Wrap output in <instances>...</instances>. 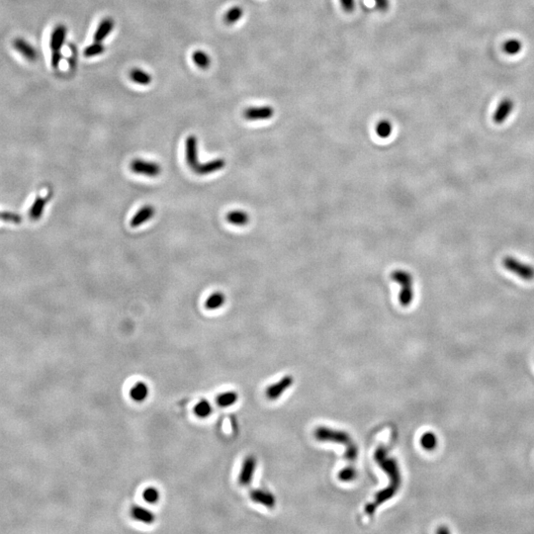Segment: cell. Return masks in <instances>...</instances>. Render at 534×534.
I'll return each instance as SVG.
<instances>
[{
  "instance_id": "obj_1",
  "label": "cell",
  "mask_w": 534,
  "mask_h": 534,
  "mask_svg": "<svg viewBox=\"0 0 534 534\" xmlns=\"http://www.w3.org/2000/svg\"><path fill=\"white\" fill-rule=\"evenodd\" d=\"M375 460L379 464V466L382 468L390 478V484L386 489L380 491L376 494L375 501L373 503L367 505L365 507V512L369 516H372L376 508L380 505L384 504L386 501L393 498L395 494L398 492L400 486V469L398 466V463L393 458H388L387 450L385 447L380 446L374 455Z\"/></svg>"
},
{
  "instance_id": "obj_2",
  "label": "cell",
  "mask_w": 534,
  "mask_h": 534,
  "mask_svg": "<svg viewBox=\"0 0 534 534\" xmlns=\"http://www.w3.org/2000/svg\"><path fill=\"white\" fill-rule=\"evenodd\" d=\"M315 437L319 441H329L346 445V458L349 462H354L358 455V449L355 443L346 431L335 430L333 428L319 427L315 429Z\"/></svg>"
},
{
  "instance_id": "obj_3",
  "label": "cell",
  "mask_w": 534,
  "mask_h": 534,
  "mask_svg": "<svg viewBox=\"0 0 534 534\" xmlns=\"http://www.w3.org/2000/svg\"><path fill=\"white\" fill-rule=\"evenodd\" d=\"M391 278L400 285L399 301L403 307H409L414 300V288H413V276L406 270L398 269L392 272Z\"/></svg>"
},
{
  "instance_id": "obj_4",
  "label": "cell",
  "mask_w": 534,
  "mask_h": 534,
  "mask_svg": "<svg viewBox=\"0 0 534 534\" xmlns=\"http://www.w3.org/2000/svg\"><path fill=\"white\" fill-rule=\"evenodd\" d=\"M503 265L507 271L519 276L522 280L531 281L534 279V267L522 262L513 256L507 255L503 260Z\"/></svg>"
},
{
  "instance_id": "obj_5",
  "label": "cell",
  "mask_w": 534,
  "mask_h": 534,
  "mask_svg": "<svg viewBox=\"0 0 534 534\" xmlns=\"http://www.w3.org/2000/svg\"><path fill=\"white\" fill-rule=\"evenodd\" d=\"M132 171L137 174L148 177H156L161 173L160 164L154 161L144 160H134L130 165Z\"/></svg>"
},
{
  "instance_id": "obj_6",
  "label": "cell",
  "mask_w": 534,
  "mask_h": 534,
  "mask_svg": "<svg viewBox=\"0 0 534 534\" xmlns=\"http://www.w3.org/2000/svg\"><path fill=\"white\" fill-rule=\"evenodd\" d=\"M274 116L271 106L250 107L243 111V117L247 121L268 120Z\"/></svg>"
},
{
  "instance_id": "obj_7",
  "label": "cell",
  "mask_w": 534,
  "mask_h": 534,
  "mask_svg": "<svg viewBox=\"0 0 534 534\" xmlns=\"http://www.w3.org/2000/svg\"><path fill=\"white\" fill-rule=\"evenodd\" d=\"M256 469V459L254 456H247L240 469V475H239V483L241 486H249L253 482L254 472Z\"/></svg>"
},
{
  "instance_id": "obj_8",
  "label": "cell",
  "mask_w": 534,
  "mask_h": 534,
  "mask_svg": "<svg viewBox=\"0 0 534 534\" xmlns=\"http://www.w3.org/2000/svg\"><path fill=\"white\" fill-rule=\"evenodd\" d=\"M293 384V377L287 375L283 377L277 383L270 385L266 389V397L269 400H276L281 395Z\"/></svg>"
},
{
  "instance_id": "obj_9",
  "label": "cell",
  "mask_w": 534,
  "mask_h": 534,
  "mask_svg": "<svg viewBox=\"0 0 534 534\" xmlns=\"http://www.w3.org/2000/svg\"><path fill=\"white\" fill-rule=\"evenodd\" d=\"M185 154H186L187 164L194 170L195 167L199 164L198 161V141L197 138L193 135L188 136L185 141Z\"/></svg>"
},
{
  "instance_id": "obj_10",
  "label": "cell",
  "mask_w": 534,
  "mask_h": 534,
  "mask_svg": "<svg viewBox=\"0 0 534 534\" xmlns=\"http://www.w3.org/2000/svg\"><path fill=\"white\" fill-rule=\"evenodd\" d=\"M67 29L64 24H59L53 28L50 38V48L52 52H61L67 37Z\"/></svg>"
},
{
  "instance_id": "obj_11",
  "label": "cell",
  "mask_w": 534,
  "mask_h": 534,
  "mask_svg": "<svg viewBox=\"0 0 534 534\" xmlns=\"http://www.w3.org/2000/svg\"><path fill=\"white\" fill-rule=\"evenodd\" d=\"M513 107H514V104L511 99H509V98L503 99L497 107L494 115H493V120L494 123L498 125L503 124L513 111Z\"/></svg>"
},
{
  "instance_id": "obj_12",
  "label": "cell",
  "mask_w": 534,
  "mask_h": 534,
  "mask_svg": "<svg viewBox=\"0 0 534 534\" xmlns=\"http://www.w3.org/2000/svg\"><path fill=\"white\" fill-rule=\"evenodd\" d=\"M13 47L14 49L20 54H22L27 61H29V62L37 61L38 52L26 40H24L22 38H16L13 41Z\"/></svg>"
},
{
  "instance_id": "obj_13",
  "label": "cell",
  "mask_w": 534,
  "mask_h": 534,
  "mask_svg": "<svg viewBox=\"0 0 534 534\" xmlns=\"http://www.w3.org/2000/svg\"><path fill=\"white\" fill-rule=\"evenodd\" d=\"M131 516L135 521L147 525L155 523L157 520L156 514L150 509L142 506H134L131 509Z\"/></svg>"
},
{
  "instance_id": "obj_14",
  "label": "cell",
  "mask_w": 534,
  "mask_h": 534,
  "mask_svg": "<svg viewBox=\"0 0 534 534\" xmlns=\"http://www.w3.org/2000/svg\"><path fill=\"white\" fill-rule=\"evenodd\" d=\"M250 498L255 504L262 505L267 508H273L275 507V503H276L275 497L266 491L256 489L251 492Z\"/></svg>"
},
{
  "instance_id": "obj_15",
  "label": "cell",
  "mask_w": 534,
  "mask_h": 534,
  "mask_svg": "<svg viewBox=\"0 0 534 534\" xmlns=\"http://www.w3.org/2000/svg\"><path fill=\"white\" fill-rule=\"evenodd\" d=\"M50 198H51V193H49L48 196H39L34 200L29 210V216H30L31 220H33V221L40 220L42 216L45 213V209L48 205Z\"/></svg>"
},
{
  "instance_id": "obj_16",
  "label": "cell",
  "mask_w": 534,
  "mask_h": 534,
  "mask_svg": "<svg viewBox=\"0 0 534 534\" xmlns=\"http://www.w3.org/2000/svg\"><path fill=\"white\" fill-rule=\"evenodd\" d=\"M226 165V162L223 159H216V160H210L204 163H199L194 171L199 175H208V174H214L216 171L221 170Z\"/></svg>"
},
{
  "instance_id": "obj_17",
  "label": "cell",
  "mask_w": 534,
  "mask_h": 534,
  "mask_svg": "<svg viewBox=\"0 0 534 534\" xmlns=\"http://www.w3.org/2000/svg\"><path fill=\"white\" fill-rule=\"evenodd\" d=\"M156 213V210L152 206L147 205L141 208L137 213L135 214L131 220V226L133 227H141L147 221H149Z\"/></svg>"
},
{
  "instance_id": "obj_18",
  "label": "cell",
  "mask_w": 534,
  "mask_h": 534,
  "mask_svg": "<svg viewBox=\"0 0 534 534\" xmlns=\"http://www.w3.org/2000/svg\"><path fill=\"white\" fill-rule=\"evenodd\" d=\"M114 20L111 17L104 18L100 24L97 27L95 33H94V42H100L102 43L110 35V33L113 31L114 28Z\"/></svg>"
},
{
  "instance_id": "obj_19",
  "label": "cell",
  "mask_w": 534,
  "mask_h": 534,
  "mask_svg": "<svg viewBox=\"0 0 534 534\" xmlns=\"http://www.w3.org/2000/svg\"><path fill=\"white\" fill-rule=\"evenodd\" d=\"M149 396V387L147 383L137 382L130 390V397L136 403H144Z\"/></svg>"
},
{
  "instance_id": "obj_20",
  "label": "cell",
  "mask_w": 534,
  "mask_h": 534,
  "mask_svg": "<svg viewBox=\"0 0 534 534\" xmlns=\"http://www.w3.org/2000/svg\"><path fill=\"white\" fill-rule=\"evenodd\" d=\"M239 400V395L235 391H227L220 394L217 397V404L221 408H228L234 406Z\"/></svg>"
},
{
  "instance_id": "obj_21",
  "label": "cell",
  "mask_w": 534,
  "mask_h": 534,
  "mask_svg": "<svg viewBox=\"0 0 534 534\" xmlns=\"http://www.w3.org/2000/svg\"><path fill=\"white\" fill-rule=\"evenodd\" d=\"M129 75H130V79L133 80L135 83L140 84V85H148L151 83V80H152L151 75L148 72L141 68H137V67L133 68L130 71Z\"/></svg>"
},
{
  "instance_id": "obj_22",
  "label": "cell",
  "mask_w": 534,
  "mask_h": 534,
  "mask_svg": "<svg viewBox=\"0 0 534 534\" xmlns=\"http://www.w3.org/2000/svg\"><path fill=\"white\" fill-rule=\"evenodd\" d=\"M227 222L232 225L242 227L250 222V217L244 211H232L227 215Z\"/></svg>"
},
{
  "instance_id": "obj_23",
  "label": "cell",
  "mask_w": 534,
  "mask_h": 534,
  "mask_svg": "<svg viewBox=\"0 0 534 534\" xmlns=\"http://www.w3.org/2000/svg\"><path fill=\"white\" fill-rule=\"evenodd\" d=\"M194 414L199 418H207L213 413V407L210 402L201 400L194 407Z\"/></svg>"
},
{
  "instance_id": "obj_24",
  "label": "cell",
  "mask_w": 534,
  "mask_h": 534,
  "mask_svg": "<svg viewBox=\"0 0 534 534\" xmlns=\"http://www.w3.org/2000/svg\"><path fill=\"white\" fill-rule=\"evenodd\" d=\"M226 302V297L222 292H215L210 295L205 302V307L208 310H217L223 307Z\"/></svg>"
},
{
  "instance_id": "obj_25",
  "label": "cell",
  "mask_w": 534,
  "mask_h": 534,
  "mask_svg": "<svg viewBox=\"0 0 534 534\" xmlns=\"http://www.w3.org/2000/svg\"><path fill=\"white\" fill-rule=\"evenodd\" d=\"M192 61L201 69H207L211 66L210 56L201 50H197L192 53Z\"/></svg>"
},
{
  "instance_id": "obj_26",
  "label": "cell",
  "mask_w": 534,
  "mask_h": 534,
  "mask_svg": "<svg viewBox=\"0 0 534 534\" xmlns=\"http://www.w3.org/2000/svg\"><path fill=\"white\" fill-rule=\"evenodd\" d=\"M243 16V9L240 6H234L227 10L224 15V22L227 25H233L239 22L240 18Z\"/></svg>"
},
{
  "instance_id": "obj_27",
  "label": "cell",
  "mask_w": 534,
  "mask_h": 534,
  "mask_svg": "<svg viewBox=\"0 0 534 534\" xmlns=\"http://www.w3.org/2000/svg\"><path fill=\"white\" fill-rule=\"evenodd\" d=\"M421 445L427 451H432L437 446V437L433 432H426L421 436Z\"/></svg>"
},
{
  "instance_id": "obj_28",
  "label": "cell",
  "mask_w": 534,
  "mask_h": 534,
  "mask_svg": "<svg viewBox=\"0 0 534 534\" xmlns=\"http://www.w3.org/2000/svg\"><path fill=\"white\" fill-rule=\"evenodd\" d=\"M142 497H143L144 501L147 504L156 505V504H158L160 502V491L157 488H155V487H148V488H146L144 490Z\"/></svg>"
},
{
  "instance_id": "obj_29",
  "label": "cell",
  "mask_w": 534,
  "mask_h": 534,
  "mask_svg": "<svg viewBox=\"0 0 534 534\" xmlns=\"http://www.w3.org/2000/svg\"><path fill=\"white\" fill-rule=\"evenodd\" d=\"M392 131H393V125L389 120L379 121L376 126V133L382 139L389 138L392 134Z\"/></svg>"
},
{
  "instance_id": "obj_30",
  "label": "cell",
  "mask_w": 534,
  "mask_h": 534,
  "mask_svg": "<svg viewBox=\"0 0 534 534\" xmlns=\"http://www.w3.org/2000/svg\"><path fill=\"white\" fill-rule=\"evenodd\" d=\"M105 50H106V48H105V46L102 43L94 42L93 44H91V45H89L88 47L85 48L83 54L86 58H93V56H96V55L104 53Z\"/></svg>"
},
{
  "instance_id": "obj_31",
  "label": "cell",
  "mask_w": 534,
  "mask_h": 534,
  "mask_svg": "<svg viewBox=\"0 0 534 534\" xmlns=\"http://www.w3.org/2000/svg\"><path fill=\"white\" fill-rule=\"evenodd\" d=\"M521 48H522V44H521V41L517 40V39H510V40L507 41L504 45V51L510 55L518 54L521 52Z\"/></svg>"
},
{
  "instance_id": "obj_32",
  "label": "cell",
  "mask_w": 534,
  "mask_h": 534,
  "mask_svg": "<svg viewBox=\"0 0 534 534\" xmlns=\"http://www.w3.org/2000/svg\"><path fill=\"white\" fill-rule=\"evenodd\" d=\"M0 221L12 224H20L23 221V217L20 214L15 212L0 211Z\"/></svg>"
},
{
  "instance_id": "obj_33",
  "label": "cell",
  "mask_w": 534,
  "mask_h": 534,
  "mask_svg": "<svg viewBox=\"0 0 534 534\" xmlns=\"http://www.w3.org/2000/svg\"><path fill=\"white\" fill-rule=\"evenodd\" d=\"M338 478L342 482H351L356 478V470L352 466L344 468L338 473Z\"/></svg>"
},
{
  "instance_id": "obj_34",
  "label": "cell",
  "mask_w": 534,
  "mask_h": 534,
  "mask_svg": "<svg viewBox=\"0 0 534 534\" xmlns=\"http://www.w3.org/2000/svg\"><path fill=\"white\" fill-rule=\"evenodd\" d=\"M340 4L347 13H351L355 9V0H340Z\"/></svg>"
},
{
  "instance_id": "obj_35",
  "label": "cell",
  "mask_w": 534,
  "mask_h": 534,
  "mask_svg": "<svg viewBox=\"0 0 534 534\" xmlns=\"http://www.w3.org/2000/svg\"><path fill=\"white\" fill-rule=\"evenodd\" d=\"M62 59H63V54H62V51L61 52H52L51 54V66L53 68H58L61 62H62Z\"/></svg>"
},
{
  "instance_id": "obj_36",
  "label": "cell",
  "mask_w": 534,
  "mask_h": 534,
  "mask_svg": "<svg viewBox=\"0 0 534 534\" xmlns=\"http://www.w3.org/2000/svg\"><path fill=\"white\" fill-rule=\"evenodd\" d=\"M375 7L381 12H386L389 9V0H374Z\"/></svg>"
},
{
  "instance_id": "obj_37",
  "label": "cell",
  "mask_w": 534,
  "mask_h": 534,
  "mask_svg": "<svg viewBox=\"0 0 534 534\" xmlns=\"http://www.w3.org/2000/svg\"><path fill=\"white\" fill-rule=\"evenodd\" d=\"M436 532L440 534H447L449 533V530H448V528H447V527H445V526H441V527H440V528L437 529V531H436Z\"/></svg>"
}]
</instances>
